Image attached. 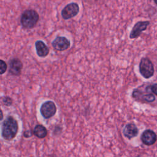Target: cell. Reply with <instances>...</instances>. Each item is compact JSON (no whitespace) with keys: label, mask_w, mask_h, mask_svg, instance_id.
I'll use <instances>...</instances> for the list:
<instances>
[{"label":"cell","mask_w":157,"mask_h":157,"mask_svg":"<svg viewBox=\"0 0 157 157\" xmlns=\"http://www.w3.org/2000/svg\"><path fill=\"white\" fill-rule=\"evenodd\" d=\"M18 131V124L12 116H7L2 124L1 134L4 139L10 140L15 137Z\"/></svg>","instance_id":"1"},{"label":"cell","mask_w":157,"mask_h":157,"mask_svg":"<svg viewBox=\"0 0 157 157\" xmlns=\"http://www.w3.org/2000/svg\"><path fill=\"white\" fill-rule=\"evenodd\" d=\"M39 20L38 12L32 9L25 10L20 17V23L21 26L27 29H33L37 24Z\"/></svg>","instance_id":"2"},{"label":"cell","mask_w":157,"mask_h":157,"mask_svg":"<svg viewBox=\"0 0 157 157\" xmlns=\"http://www.w3.org/2000/svg\"><path fill=\"white\" fill-rule=\"evenodd\" d=\"M144 85L135 88L132 92V97L136 101L142 102H153L155 100V96L152 93L147 92Z\"/></svg>","instance_id":"3"},{"label":"cell","mask_w":157,"mask_h":157,"mask_svg":"<svg viewBox=\"0 0 157 157\" xmlns=\"http://www.w3.org/2000/svg\"><path fill=\"white\" fill-rule=\"evenodd\" d=\"M139 69L141 75L146 79L151 78L155 73L153 64L151 61L147 57L141 58L139 65Z\"/></svg>","instance_id":"4"},{"label":"cell","mask_w":157,"mask_h":157,"mask_svg":"<svg viewBox=\"0 0 157 157\" xmlns=\"http://www.w3.org/2000/svg\"><path fill=\"white\" fill-rule=\"evenodd\" d=\"M79 6L76 2H71L62 9L61 15L64 20H69L75 17L79 12Z\"/></svg>","instance_id":"5"},{"label":"cell","mask_w":157,"mask_h":157,"mask_svg":"<svg viewBox=\"0 0 157 157\" xmlns=\"http://www.w3.org/2000/svg\"><path fill=\"white\" fill-rule=\"evenodd\" d=\"M40 112L44 118H49L55 114L56 112V106L53 101H47L41 105Z\"/></svg>","instance_id":"6"},{"label":"cell","mask_w":157,"mask_h":157,"mask_svg":"<svg viewBox=\"0 0 157 157\" xmlns=\"http://www.w3.org/2000/svg\"><path fill=\"white\" fill-rule=\"evenodd\" d=\"M52 46L54 50L63 52L67 50L71 46L70 40L64 36H57L52 42Z\"/></svg>","instance_id":"7"},{"label":"cell","mask_w":157,"mask_h":157,"mask_svg":"<svg viewBox=\"0 0 157 157\" xmlns=\"http://www.w3.org/2000/svg\"><path fill=\"white\" fill-rule=\"evenodd\" d=\"M149 25V21H139L136 23L130 32L129 38L131 39L138 38L141 35L142 31L147 29Z\"/></svg>","instance_id":"8"},{"label":"cell","mask_w":157,"mask_h":157,"mask_svg":"<svg viewBox=\"0 0 157 157\" xmlns=\"http://www.w3.org/2000/svg\"><path fill=\"white\" fill-rule=\"evenodd\" d=\"M9 73L14 76H18L21 73L23 69V63L18 58H13L9 61Z\"/></svg>","instance_id":"9"},{"label":"cell","mask_w":157,"mask_h":157,"mask_svg":"<svg viewBox=\"0 0 157 157\" xmlns=\"http://www.w3.org/2000/svg\"><path fill=\"white\" fill-rule=\"evenodd\" d=\"M140 139L144 144L147 146H151L156 142L157 136L153 131L147 129L142 132Z\"/></svg>","instance_id":"10"},{"label":"cell","mask_w":157,"mask_h":157,"mask_svg":"<svg viewBox=\"0 0 157 157\" xmlns=\"http://www.w3.org/2000/svg\"><path fill=\"white\" fill-rule=\"evenodd\" d=\"M34 45L36 53L38 56L40 58H45L49 54V48L44 41L37 40L36 41Z\"/></svg>","instance_id":"11"},{"label":"cell","mask_w":157,"mask_h":157,"mask_svg":"<svg viewBox=\"0 0 157 157\" xmlns=\"http://www.w3.org/2000/svg\"><path fill=\"white\" fill-rule=\"evenodd\" d=\"M139 132V129L136 125L134 123H128L125 125L123 130L124 136L129 139H132L137 136Z\"/></svg>","instance_id":"12"},{"label":"cell","mask_w":157,"mask_h":157,"mask_svg":"<svg viewBox=\"0 0 157 157\" xmlns=\"http://www.w3.org/2000/svg\"><path fill=\"white\" fill-rule=\"evenodd\" d=\"M33 134L34 136L40 139L45 137L47 135V130L45 126L42 124H37L33 130Z\"/></svg>","instance_id":"13"},{"label":"cell","mask_w":157,"mask_h":157,"mask_svg":"<svg viewBox=\"0 0 157 157\" xmlns=\"http://www.w3.org/2000/svg\"><path fill=\"white\" fill-rule=\"evenodd\" d=\"M145 89L147 92L152 93L157 96V83L147 85L145 87Z\"/></svg>","instance_id":"14"},{"label":"cell","mask_w":157,"mask_h":157,"mask_svg":"<svg viewBox=\"0 0 157 157\" xmlns=\"http://www.w3.org/2000/svg\"><path fill=\"white\" fill-rule=\"evenodd\" d=\"M7 64L2 59L0 60V74L1 75H2L4 74L7 69Z\"/></svg>","instance_id":"15"},{"label":"cell","mask_w":157,"mask_h":157,"mask_svg":"<svg viewBox=\"0 0 157 157\" xmlns=\"http://www.w3.org/2000/svg\"><path fill=\"white\" fill-rule=\"evenodd\" d=\"M1 101L2 102L4 105H6V106H10L12 104V99L11 98L9 97V96H4L1 98Z\"/></svg>","instance_id":"16"},{"label":"cell","mask_w":157,"mask_h":157,"mask_svg":"<svg viewBox=\"0 0 157 157\" xmlns=\"http://www.w3.org/2000/svg\"><path fill=\"white\" fill-rule=\"evenodd\" d=\"M32 135H33V134H32L31 131H29V130L26 131H25L24 133H23V136H24L26 138H28V137L32 136Z\"/></svg>","instance_id":"17"},{"label":"cell","mask_w":157,"mask_h":157,"mask_svg":"<svg viewBox=\"0 0 157 157\" xmlns=\"http://www.w3.org/2000/svg\"><path fill=\"white\" fill-rule=\"evenodd\" d=\"M153 1L155 3V4L157 6V0H153Z\"/></svg>","instance_id":"18"}]
</instances>
